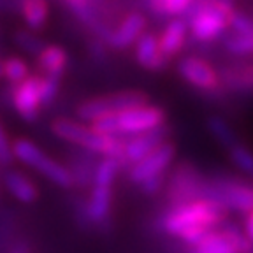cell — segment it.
Returning a JSON list of instances; mask_svg holds the SVG:
<instances>
[{
    "mask_svg": "<svg viewBox=\"0 0 253 253\" xmlns=\"http://www.w3.org/2000/svg\"><path fill=\"white\" fill-rule=\"evenodd\" d=\"M51 132L56 137L79 146L83 151L116 158L118 162H122L123 150H125V137L102 135L99 132H95L90 125H84V123L71 118H55L51 122Z\"/></svg>",
    "mask_w": 253,
    "mask_h": 253,
    "instance_id": "1",
    "label": "cell"
},
{
    "mask_svg": "<svg viewBox=\"0 0 253 253\" xmlns=\"http://www.w3.org/2000/svg\"><path fill=\"white\" fill-rule=\"evenodd\" d=\"M225 208L210 201H194L179 206H170V210H167V213L160 216L158 227L170 236L179 237V234L192 227L216 229L221 221H225Z\"/></svg>",
    "mask_w": 253,
    "mask_h": 253,
    "instance_id": "2",
    "label": "cell"
},
{
    "mask_svg": "<svg viewBox=\"0 0 253 253\" xmlns=\"http://www.w3.org/2000/svg\"><path fill=\"white\" fill-rule=\"evenodd\" d=\"M12 155L23 166L32 167L39 174H42L44 178L47 181H51L53 185L60 186V188H72L74 186L71 170L67 169V166H63L58 160H53L51 157H47L37 144H34L28 139H16L12 142Z\"/></svg>",
    "mask_w": 253,
    "mask_h": 253,
    "instance_id": "3",
    "label": "cell"
},
{
    "mask_svg": "<svg viewBox=\"0 0 253 253\" xmlns=\"http://www.w3.org/2000/svg\"><path fill=\"white\" fill-rule=\"evenodd\" d=\"M150 104V95L144 93L141 90H120L115 93L100 95V97H93L84 102H81L76 109L78 116L83 122H95L100 116L106 115H115L120 111L132 109V107L144 106Z\"/></svg>",
    "mask_w": 253,
    "mask_h": 253,
    "instance_id": "4",
    "label": "cell"
},
{
    "mask_svg": "<svg viewBox=\"0 0 253 253\" xmlns=\"http://www.w3.org/2000/svg\"><path fill=\"white\" fill-rule=\"evenodd\" d=\"M166 120V111L151 104L120 111V113H115V135L116 137H132V135L144 134V132L164 126Z\"/></svg>",
    "mask_w": 253,
    "mask_h": 253,
    "instance_id": "5",
    "label": "cell"
},
{
    "mask_svg": "<svg viewBox=\"0 0 253 253\" xmlns=\"http://www.w3.org/2000/svg\"><path fill=\"white\" fill-rule=\"evenodd\" d=\"M206 185V179L201 176L197 169L192 164L181 162L174 167L172 172L167 174L166 194L170 206L186 204V202L201 201L202 188Z\"/></svg>",
    "mask_w": 253,
    "mask_h": 253,
    "instance_id": "6",
    "label": "cell"
},
{
    "mask_svg": "<svg viewBox=\"0 0 253 253\" xmlns=\"http://www.w3.org/2000/svg\"><path fill=\"white\" fill-rule=\"evenodd\" d=\"M176 71L186 84L202 91V93H214L221 88L218 71L208 60L201 58V56H181L176 63Z\"/></svg>",
    "mask_w": 253,
    "mask_h": 253,
    "instance_id": "7",
    "label": "cell"
},
{
    "mask_svg": "<svg viewBox=\"0 0 253 253\" xmlns=\"http://www.w3.org/2000/svg\"><path fill=\"white\" fill-rule=\"evenodd\" d=\"M216 188L218 202L227 211L234 210L237 213L248 214L253 210V186L237 181L230 176H214L210 179Z\"/></svg>",
    "mask_w": 253,
    "mask_h": 253,
    "instance_id": "8",
    "label": "cell"
},
{
    "mask_svg": "<svg viewBox=\"0 0 253 253\" xmlns=\"http://www.w3.org/2000/svg\"><path fill=\"white\" fill-rule=\"evenodd\" d=\"M169 137V130L167 126H160V128H155V130L144 132V134L132 135V137H125V150H123L122 157V169H130L132 166L142 160V158L150 155L153 150H157L160 144L167 141Z\"/></svg>",
    "mask_w": 253,
    "mask_h": 253,
    "instance_id": "9",
    "label": "cell"
},
{
    "mask_svg": "<svg viewBox=\"0 0 253 253\" xmlns=\"http://www.w3.org/2000/svg\"><path fill=\"white\" fill-rule=\"evenodd\" d=\"M174 155H176V146L172 142H164L157 150H153L150 155L139 160L135 166L128 169V179L135 185H141L151 176H157L160 172H166L167 167L172 162Z\"/></svg>",
    "mask_w": 253,
    "mask_h": 253,
    "instance_id": "10",
    "label": "cell"
},
{
    "mask_svg": "<svg viewBox=\"0 0 253 253\" xmlns=\"http://www.w3.org/2000/svg\"><path fill=\"white\" fill-rule=\"evenodd\" d=\"M41 76H28L25 81L16 84L12 90V106L21 120L32 123L41 116V97H39Z\"/></svg>",
    "mask_w": 253,
    "mask_h": 253,
    "instance_id": "11",
    "label": "cell"
},
{
    "mask_svg": "<svg viewBox=\"0 0 253 253\" xmlns=\"http://www.w3.org/2000/svg\"><path fill=\"white\" fill-rule=\"evenodd\" d=\"M111 204H113V185L93 183L88 201L84 202V214L88 225L107 230L111 225Z\"/></svg>",
    "mask_w": 253,
    "mask_h": 253,
    "instance_id": "12",
    "label": "cell"
},
{
    "mask_svg": "<svg viewBox=\"0 0 253 253\" xmlns=\"http://www.w3.org/2000/svg\"><path fill=\"white\" fill-rule=\"evenodd\" d=\"M144 32H146V18H144V14H141L137 11L128 12L115 28H111L106 46L113 47L116 51H125V49H128V47H132L137 42V39Z\"/></svg>",
    "mask_w": 253,
    "mask_h": 253,
    "instance_id": "13",
    "label": "cell"
},
{
    "mask_svg": "<svg viewBox=\"0 0 253 253\" xmlns=\"http://www.w3.org/2000/svg\"><path fill=\"white\" fill-rule=\"evenodd\" d=\"M134 56L135 62L141 65L142 69H146L150 72H162L167 69L170 60L164 56L158 46V36H155L153 32H144L134 44Z\"/></svg>",
    "mask_w": 253,
    "mask_h": 253,
    "instance_id": "14",
    "label": "cell"
},
{
    "mask_svg": "<svg viewBox=\"0 0 253 253\" xmlns=\"http://www.w3.org/2000/svg\"><path fill=\"white\" fill-rule=\"evenodd\" d=\"M218 76H220V86L223 90L243 95L253 93V62L227 65L218 71Z\"/></svg>",
    "mask_w": 253,
    "mask_h": 253,
    "instance_id": "15",
    "label": "cell"
},
{
    "mask_svg": "<svg viewBox=\"0 0 253 253\" xmlns=\"http://www.w3.org/2000/svg\"><path fill=\"white\" fill-rule=\"evenodd\" d=\"M186 41H188V23L185 18L176 16V18L169 20V23L160 32L158 46H160V51L164 53V56L172 60L174 56H178L183 51Z\"/></svg>",
    "mask_w": 253,
    "mask_h": 253,
    "instance_id": "16",
    "label": "cell"
},
{
    "mask_svg": "<svg viewBox=\"0 0 253 253\" xmlns=\"http://www.w3.org/2000/svg\"><path fill=\"white\" fill-rule=\"evenodd\" d=\"M62 2L71 9L72 14H74L88 30L93 32L95 39H100L102 42H106L107 37H109L111 28L106 27V23H102V20L99 18V14L95 11L93 0H62Z\"/></svg>",
    "mask_w": 253,
    "mask_h": 253,
    "instance_id": "17",
    "label": "cell"
},
{
    "mask_svg": "<svg viewBox=\"0 0 253 253\" xmlns=\"http://www.w3.org/2000/svg\"><path fill=\"white\" fill-rule=\"evenodd\" d=\"M37 67L47 78H62L69 67V55L62 46L47 44L37 55Z\"/></svg>",
    "mask_w": 253,
    "mask_h": 253,
    "instance_id": "18",
    "label": "cell"
},
{
    "mask_svg": "<svg viewBox=\"0 0 253 253\" xmlns=\"http://www.w3.org/2000/svg\"><path fill=\"white\" fill-rule=\"evenodd\" d=\"M4 185L7 192L21 204H32L39 199V188L36 183L28 179L23 172L16 169H9L4 172Z\"/></svg>",
    "mask_w": 253,
    "mask_h": 253,
    "instance_id": "19",
    "label": "cell"
},
{
    "mask_svg": "<svg viewBox=\"0 0 253 253\" xmlns=\"http://www.w3.org/2000/svg\"><path fill=\"white\" fill-rule=\"evenodd\" d=\"M188 253H239V250L216 227L206 234L197 245L190 246Z\"/></svg>",
    "mask_w": 253,
    "mask_h": 253,
    "instance_id": "20",
    "label": "cell"
},
{
    "mask_svg": "<svg viewBox=\"0 0 253 253\" xmlns=\"http://www.w3.org/2000/svg\"><path fill=\"white\" fill-rule=\"evenodd\" d=\"M21 18L30 30H41L49 18L46 0H21Z\"/></svg>",
    "mask_w": 253,
    "mask_h": 253,
    "instance_id": "21",
    "label": "cell"
},
{
    "mask_svg": "<svg viewBox=\"0 0 253 253\" xmlns=\"http://www.w3.org/2000/svg\"><path fill=\"white\" fill-rule=\"evenodd\" d=\"M206 125H208V130L211 132V135L220 142L221 146H225L227 150L239 142L237 134L234 132V128L229 125V122L225 118H221L218 115H211L210 118L206 120Z\"/></svg>",
    "mask_w": 253,
    "mask_h": 253,
    "instance_id": "22",
    "label": "cell"
},
{
    "mask_svg": "<svg viewBox=\"0 0 253 253\" xmlns=\"http://www.w3.org/2000/svg\"><path fill=\"white\" fill-rule=\"evenodd\" d=\"M91 157H93V155L88 153V157L76 158V160L71 162V166L67 167V169L71 170L74 186H78V188H88V186H91V183H93V172H95V164L97 162H91Z\"/></svg>",
    "mask_w": 253,
    "mask_h": 253,
    "instance_id": "23",
    "label": "cell"
},
{
    "mask_svg": "<svg viewBox=\"0 0 253 253\" xmlns=\"http://www.w3.org/2000/svg\"><path fill=\"white\" fill-rule=\"evenodd\" d=\"M30 76L28 63L20 56H9L2 62V78H5L11 84H20Z\"/></svg>",
    "mask_w": 253,
    "mask_h": 253,
    "instance_id": "24",
    "label": "cell"
},
{
    "mask_svg": "<svg viewBox=\"0 0 253 253\" xmlns=\"http://www.w3.org/2000/svg\"><path fill=\"white\" fill-rule=\"evenodd\" d=\"M223 46H225L227 53L234 56H246L253 55V36H237V34H229L223 39Z\"/></svg>",
    "mask_w": 253,
    "mask_h": 253,
    "instance_id": "25",
    "label": "cell"
},
{
    "mask_svg": "<svg viewBox=\"0 0 253 253\" xmlns=\"http://www.w3.org/2000/svg\"><path fill=\"white\" fill-rule=\"evenodd\" d=\"M229 158L237 169L253 178V151L248 146L241 142L234 144L232 148H229Z\"/></svg>",
    "mask_w": 253,
    "mask_h": 253,
    "instance_id": "26",
    "label": "cell"
},
{
    "mask_svg": "<svg viewBox=\"0 0 253 253\" xmlns=\"http://www.w3.org/2000/svg\"><path fill=\"white\" fill-rule=\"evenodd\" d=\"M58 93H60V79L58 78H47V76H41V84H39L41 106L49 107L56 100Z\"/></svg>",
    "mask_w": 253,
    "mask_h": 253,
    "instance_id": "27",
    "label": "cell"
},
{
    "mask_svg": "<svg viewBox=\"0 0 253 253\" xmlns=\"http://www.w3.org/2000/svg\"><path fill=\"white\" fill-rule=\"evenodd\" d=\"M229 28L237 36H253V18L246 12L234 11L229 20Z\"/></svg>",
    "mask_w": 253,
    "mask_h": 253,
    "instance_id": "28",
    "label": "cell"
},
{
    "mask_svg": "<svg viewBox=\"0 0 253 253\" xmlns=\"http://www.w3.org/2000/svg\"><path fill=\"white\" fill-rule=\"evenodd\" d=\"M14 39H16V42H18V46L23 47L27 53H32V55H36V56L39 55L41 49L44 47L42 41L28 30H18L14 34Z\"/></svg>",
    "mask_w": 253,
    "mask_h": 253,
    "instance_id": "29",
    "label": "cell"
},
{
    "mask_svg": "<svg viewBox=\"0 0 253 253\" xmlns=\"http://www.w3.org/2000/svg\"><path fill=\"white\" fill-rule=\"evenodd\" d=\"M14 160L12 155V142L9 141V135L5 134L4 126L0 123V164L2 166H11Z\"/></svg>",
    "mask_w": 253,
    "mask_h": 253,
    "instance_id": "30",
    "label": "cell"
},
{
    "mask_svg": "<svg viewBox=\"0 0 253 253\" xmlns=\"http://www.w3.org/2000/svg\"><path fill=\"white\" fill-rule=\"evenodd\" d=\"M167 181V170L166 172H160L157 176H151L150 179H146L144 183H141V190L146 195H155L157 192L162 190V186H166Z\"/></svg>",
    "mask_w": 253,
    "mask_h": 253,
    "instance_id": "31",
    "label": "cell"
},
{
    "mask_svg": "<svg viewBox=\"0 0 253 253\" xmlns=\"http://www.w3.org/2000/svg\"><path fill=\"white\" fill-rule=\"evenodd\" d=\"M194 0H167V16H172V18H176V16H183V12L188 9V5L192 4Z\"/></svg>",
    "mask_w": 253,
    "mask_h": 253,
    "instance_id": "32",
    "label": "cell"
},
{
    "mask_svg": "<svg viewBox=\"0 0 253 253\" xmlns=\"http://www.w3.org/2000/svg\"><path fill=\"white\" fill-rule=\"evenodd\" d=\"M146 4L153 14L160 16V18H162V16H167V11H166L167 0H146Z\"/></svg>",
    "mask_w": 253,
    "mask_h": 253,
    "instance_id": "33",
    "label": "cell"
},
{
    "mask_svg": "<svg viewBox=\"0 0 253 253\" xmlns=\"http://www.w3.org/2000/svg\"><path fill=\"white\" fill-rule=\"evenodd\" d=\"M9 253H32V248L27 241H16L14 245L9 248Z\"/></svg>",
    "mask_w": 253,
    "mask_h": 253,
    "instance_id": "34",
    "label": "cell"
},
{
    "mask_svg": "<svg viewBox=\"0 0 253 253\" xmlns=\"http://www.w3.org/2000/svg\"><path fill=\"white\" fill-rule=\"evenodd\" d=\"M246 237H248L250 241L253 243V210L248 213V216H246Z\"/></svg>",
    "mask_w": 253,
    "mask_h": 253,
    "instance_id": "35",
    "label": "cell"
},
{
    "mask_svg": "<svg viewBox=\"0 0 253 253\" xmlns=\"http://www.w3.org/2000/svg\"><path fill=\"white\" fill-rule=\"evenodd\" d=\"M243 253H253V245H250L248 248H246V250H245V252H243Z\"/></svg>",
    "mask_w": 253,
    "mask_h": 253,
    "instance_id": "36",
    "label": "cell"
},
{
    "mask_svg": "<svg viewBox=\"0 0 253 253\" xmlns=\"http://www.w3.org/2000/svg\"><path fill=\"white\" fill-rule=\"evenodd\" d=\"M0 78H2V60H0Z\"/></svg>",
    "mask_w": 253,
    "mask_h": 253,
    "instance_id": "37",
    "label": "cell"
},
{
    "mask_svg": "<svg viewBox=\"0 0 253 253\" xmlns=\"http://www.w3.org/2000/svg\"><path fill=\"white\" fill-rule=\"evenodd\" d=\"M225 2H230V4H234V0H225Z\"/></svg>",
    "mask_w": 253,
    "mask_h": 253,
    "instance_id": "38",
    "label": "cell"
}]
</instances>
